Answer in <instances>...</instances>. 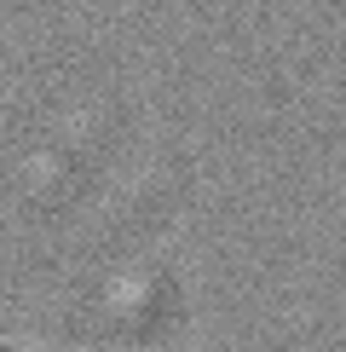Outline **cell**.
<instances>
[{"label": "cell", "instance_id": "1", "mask_svg": "<svg viewBox=\"0 0 346 352\" xmlns=\"http://www.w3.org/2000/svg\"><path fill=\"white\" fill-rule=\"evenodd\" d=\"M0 352H35V346H18V341H0Z\"/></svg>", "mask_w": 346, "mask_h": 352}]
</instances>
